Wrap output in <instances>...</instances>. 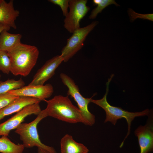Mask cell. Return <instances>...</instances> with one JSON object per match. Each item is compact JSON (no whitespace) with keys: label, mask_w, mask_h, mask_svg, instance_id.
Wrapping results in <instances>:
<instances>
[{"label":"cell","mask_w":153,"mask_h":153,"mask_svg":"<svg viewBox=\"0 0 153 153\" xmlns=\"http://www.w3.org/2000/svg\"><path fill=\"white\" fill-rule=\"evenodd\" d=\"M7 52L11 60L10 72L16 76L24 77L29 74L35 65L39 54L36 46L21 42Z\"/></svg>","instance_id":"1"},{"label":"cell","mask_w":153,"mask_h":153,"mask_svg":"<svg viewBox=\"0 0 153 153\" xmlns=\"http://www.w3.org/2000/svg\"><path fill=\"white\" fill-rule=\"evenodd\" d=\"M47 104L43 110L47 116H50L71 123H86L79 109L73 105L68 96H55L52 99L44 100Z\"/></svg>","instance_id":"2"},{"label":"cell","mask_w":153,"mask_h":153,"mask_svg":"<svg viewBox=\"0 0 153 153\" xmlns=\"http://www.w3.org/2000/svg\"><path fill=\"white\" fill-rule=\"evenodd\" d=\"M114 75L112 74L106 83V90L105 94L101 99L94 100L91 99V102L93 103L103 109L106 114V118L104 122H109L113 125H115L117 120L122 118L126 120L128 125V131L127 135L121 145L122 146L124 141L129 135L130 132L131 126L132 122L135 117L148 116L150 111L148 109H146L143 111L136 112H131L123 109L120 107H115L110 105L107 100V96L109 91V85Z\"/></svg>","instance_id":"3"},{"label":"cell","mask_w":153,"mask_h":153,"mask_svg":"<svg viewBox=\"0 0 153 153\" xmlns=\"http://www.w3.org/2000/svg\"><path fill=\"white\" fill-rule=\"evenodd\" d=\"M37 117L29 123H22L16 129L15 132L20 135L24 148H30L34 146L46 150L52 153H57L52 147L47 146L41 141L38 133L37 126L43 119L47 117L43 110L37 115Z\"/></svg>","instance_id":"4"},{"label":"cell","mask_w":153,"mask_h":153,"mask_svg":"<svg viewBox=\"0 0 153 153\" xmlns=\"http://www.w3.org/2000/svg\"><path fill=\"white\" fill-rule=\"evenodd\" d=\"M60 77L63 83L68 88L67 94L73 98L76 103L78 108L81 111L86 123V125L92 126L95 122V116L88 109V105L91 102L92 97L86 98L80 92L78 86L73 80L66 74L61 73Z\"/></svg>","instance_id":"5"},{"label":"cell","mask_w":153,"mask_h":153,"mask_svg":"<svg viewBox=\"0 0 153 153\" xmlns=\"http://www.w3.org/2000/svg\"><path fill=\"white\" fill-rule=\"evenodd\" d=\"M98 23V21H93L86 26L80 27L73 33L61 51V55L63 59V61H68L81 49L86 37Z\"/></svg>","instance_id":"6"},{"label":"cell","mask_w":153,"mask_h":153,"mask_svg":"<svg viewBox=\"0 0 153 153\" xmlns=\"http://www.w3.org/2000/svg\"><path fill=\"white\" fill-rule=\"evenodd\" d=\"M87 0H69V11L64 20V27L73 33L80 27V22L90 10Z\"/></svg>","instance_id":"7"},{"label":"cell","mask_w":153,"mask_h":153,"mask_svg":"<svg viewBox=\"0 0 153 153\" xmlns=\"http://www.w3.org/2000/svg\"><path fill=\"white\" fill-rule=\"evenodd\" d=\"M39 103L27 105L11 118L0 124V136L8 135L10 131L16 129L27 116L38 115L41 111Z\"/></svg>","instance_id":"8"},{"label":"cell","mask_w":153,"mask_h":153,"mask_svg":"<svg viewBox=\"0 0 153 153\" xmlns=\"http://www.w3.org/2000/svg\"><path fill=\"white\" fill-rule=\"evenodd\" d=\"M18 96H26L35 98L44 101L50 97L54 92V88L50 83L44 85H28L16 90L8 92Z\"/></svg>","instance_id":"9"},{"label":"cell","mask_w":153,"mask_h":153,"mask_svg":"<svg viewBox=\"0 0 153 153\" xmlns=\"http://www.w3.org/2000/svg\"><path fill=\"white\" fill-rule=\"evenodd\" d=\"M63 61V59L61 55L55 56L47 61L37 70L28 85H44L54 75L56 70Z\"/></svg>","instance_id":"10"},{"label":"cell","mask_w":153,"mask_h":153,"mask_svg":"<svg viewBox=\"0 0 153 153\" xmlns=\"http://www.w3.org/2000/svg\"><path fill=\"white\" fill-rule=\"evenodd\" d=\"M149 115L146 124L140 126L135 131L138 139L140 153H148L153 150V119L152 116L151 117Z\"/></svg>","instance_id":"11"},{"label":"cell","mask_w":153,"mask_h":153,"mask_svg":"<svg viewBox=\"0 0 153 153\" xmlns=\"http://www.w3.org/2000/svg\"><path fill=\"white\" fill-rule=\"evenodd\" d=\"M41 101L33 97L19 96L0 109V122L5 116L19 111L26 106L39 103Z\"/></svg>","instance_id":"12"},{"label":"cell","mask_w":153,"mask_h":153,"mask_svg":"<svg viewBox=\"0 0 153 153\" xmlns=\"http://www.w3.org/2000/svg\"><path fill=\"white\" fill-rule=\"evenodd\" d=\"M19 14V11L14 9L13 0L7 3L3 0L0 6V23L15 29V21Z\"/></svg>","instance_id":"13"},{"label":"cell","mask_w":153,"mask_h":153,"mask_svg":"<svg viewBox=\"0 0 153 153\" xmlns=\"http://www.w3.org/2000/svg\"><path fill=\"white\" fill-rule=\"evenodd\" d=\"M60 144L61 153H88L89 151L86 146L76 142L68 134L61 138Z\"/></svg>","instance_id":"14"},{"label":"cell","mask_w":153,"mask_h":153,"mask_svg":"<svg viewBox=\"0 0 153 153\" xmlns=\"http://www.w3.org/2000/svg\"><path fill=\"white\" fill-rule=\"evenodd\" d=\"M22 37L20 34H12L3 30L0 33V50L7 52L10 50L21 42Z\"/></svg>","instance_id":"15"},{"label":"cell","mask_w":153,"mask_h":153,"mask_svg":"<svg viewBox=\"0 0 153 153\" xmlns=\"http://www.w3.org/2000/svg\"><path fill=\"white\" fill-rule=\"evenodd\" d=\"M24 148L22 144H15L7 136L0 138V152L2 153H23Z\"/></svg>","instance_id":"16"},{"label":"cell","mask_w":153,"mask_h":153,"mask_svg":"<svg viewBox=\"0 0 153 153\" xmlns=\"http://www.w3.org/2000/svg\"><path fill=\"white\" fill-rule=\"evenodd\" d=\"M25 83L20 78L16 80L14 79H8L3 81H0V95L13 90L20 89L25 86Z\"/></svg>","instance_id":"17"},{"label":"cell","mask_w":153,"mask_h":153,"mask_svg":"<svg viewBox=\"0 0 153 153\" xmlns=\"http://www.w3.org/2000/svg\"><path fill=\"white\" fill-rule=\"evenodd\" d=\"M93 2L97 6L92 11L89 17L90 19L95 18L98 13L101 12L104 9L109 5L114 4L116 6H119L114 0H94Z\"/></svg>","instance_id":"18"},{"label":"cell","mask_w":153,"mask_h":153,"mask_svg":"<svg viewBox=\"0 0 153 153\" xmlns=\"http://www.w3.org/2000/svg\"><path fill=\"white\" fill-rule=\"evenodd\" d=\"M11 65L10 59L7 52L0 50V71L5 74H8L10 72Z\"/></svg>","instance_id":"19"},{"label":"cell","mask_w":153,"mask_h":153,"mask_svg":"<svg viewBox=\"0 0 153 153\" xmlns=\"http://www.w3.org/2000/svg\"><path fill=\"white\" fill-rule=\"evenodd\" d=\"M19 97L12 95L8 92L0 95V109L5 107Z\"/></svg>","instance_id":"20"},{"label":"cell","mask_w":153,"mask_h":153,"mask_svg":"<svg viewBox=\"0 0 153 153\" xmlns=\"http://www.w3.org/2000/svg\"><path fill=\"white\" fill-rule=\"evenodd\" d=\"M128 12L130 20L132 22L138 18L148 20L152 21H153V14H141L136 12L131 8L129 9Z\"/></svg>","instance_id":"21"},{"label":"cell","mask_w":153,"mask_h":153,"mask_svg":"<svg viewBox=\"0 0 153 153\" xmlns=\"http://www.w3.org/2000/svg\"><path fill=\"white\" fill-rule=\"evenodd\" d=\"M48 1L59 6L62 10L64 16H65L68 13L69 0H49Z\"/></svg>","instance_id":"22"},{"label":"cell","mask_w":153,"mask_h":153,"mask_svg":"<svg viewBox=\"0 0 153 153\" xmlns=\"http://www.w3.org/2000/svg\"><path fill=\"white\" fill-rule=\"evenodd\" d=\"M10 28L9 27L0 23V33L4 30L8 31Z\"/></svg>","instance_id":"23"},{"label":"cell","mask_w":153,"mask_h":153,"mask_svg":"<svg viewBox=\"0 0 153 153\" xmlns=\"http://www.w3.org/2000/svg\"><path fill=\"white\" fill-rule=\"evenodd\" d=\"M37 153H52L49 151L44 149L38 148Z\"/></svg>","instance_id":"24"},{"label":"cell","mask_w":153,"mask_h":153,"mask_svg":"<svg viewBox=\"0 0 153 153\" xmlns=\"http://www.w3.org/2000/svg\"><path fill=\"white\" fill-rule=\"evenodd\" d=\"M3 0H0V6L2 4Z\"/></svg>","instance_id":"25"},{"label":"cell","mask_w":153,"mask_h":153,"mask_svg":"<svg viewBox=\"0 0 153 153\" xmlns=\"http://www.w3.org/2000/svg\"><path fill=\"white\" fill-rule=\"evenodd\" d=\"M1 75H0V80L1 78Z\"/></svg>","instance_id":"26"}]
</instances>
